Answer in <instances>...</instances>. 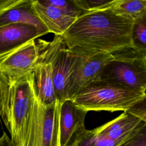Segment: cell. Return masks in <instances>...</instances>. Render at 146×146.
Returning <instances> with one entry per match:
<instances>
[{
    "label": "cell",
    "instance_id": "cell-11",
    "mask_svg": "<svg viewBox=\"0 0 146 146\" xmlns=\"http://www.w3.org/2000/svg\"><path fill=\"white\" fill-rule=\"evenodd\" d=\"M88 112L71 99L61 103L59 113L60 146H67L75 133L85 128L84 120Z\"/></svg>",
    "mask_w": 146,
    "mask_h": 146
},
{
    "label": "cell",
    "instance_id": "cell-9",
    "mask_svg": "<svg viewBox=\"0 0 146 146\" xmlns=\"http://www.w3.org/2000/svg\"><path fill=\"white\" fill-rule=\"evenodd\" d=\"M76 60L63 43L62 36L52 58V81L56 99L62 103L65 100V90L68 78Z\"/></svg>",
    "mask_w": 146,
    "mask_h": 146
},
{
    "label": "cell",
    "instance_id": "cell-8",
    "mask_svg": "<svg viewBox=\"0 0 146 146\" xmlns=\"http://www.w3.org/2000/svg\"><path fill=\"white\" fill-rule=\"evenodd\" d=\"M39 47L32 39L0 54V74L10 78H19L31 72L37 61Z\"/></svg>",
    "mask_w": 146,
    "mask_h": 146
},
{
    "label": "cell",
    "instance_id": "cell-18",
    "mask_svg": "<svg viewBox=\"0 0 146 146\" xmlns=\"http://www.w3.org/2000/svg\"><path fill=\"white\" fill-rule=\"evenodd\" d=\"M40 2L44 4L53 6L63 13L75 18H78L84 13L77 7L72 0H42Z\"/></svg>",
    "mask_w": 146,
    "mask_h": 146
},
{
    "label": "cell",
    "instance_id": "cell-14",
    "mask_svg": "<svg viewBox=\"0 0 146 146\" xmlns=\"http://www.w3.org/2000/svg\"><path fill=\"white\" fill-rule=\"evenodd\" d=\"M42 35L35 27L27 24L13 23L0 27V54Z\"/></svg>",
    "mask_w": 146,
    "mask_h": 146
},
{
    "label": "cell",
    "instance_id": "cell-20",
    "mask_svg": "<svg viewBox=\"0 0 146 146\" xmlns=\"http://www.w3.org/2000/svg\"><path fill=\"white\" fill-rule=\"evenodd\" d=\"M119 146H146V126Z\"/></svg>",
    "mask_w": 146,
    "mask_h": 146
},
{
    "label": "cell",
    "instance_id": "cell-10",
    "mask_svg": "<svg viewBox=\"0 0 146 146\" xmlns=\"http://www.w3.org/2000/svg\"><path fill=\"white\" fill-rule=\"evenodd\" d=\"M146 123L124 111L117 117L96 128L97 132L121 144L138 133Z\"/></svg>",
    "mask_w": 146,
    "mask_h": 146
},
{
    "label": "cell",
    "instance_id": "cell-17",
    "mask_svg": "<svg viewBox=\"0 0 146 146\" xmlns=\"http://www.w3.org/2000/svg\"><path fill=\"white\" fill-rule=\"evenodd\" d=\"M131 36L133 48L146 52V17L133 23Z\"/></svg>",
    "mask_w": 146,
    "mask_h": 146
},
{
    "label": "cell",
    "instance_id": "cell-2",
    "mask_svg": "<svg viewBox=\"0 0 146 146\" xmlns=\"http://www.w3.org/2000/svg\"><path fill=\"white\" fill-rule=\"evenodd\" d=\"M32 72L19 78L0 74V117L13 146H24L33 102Z\"/></svg>",
    "mask_w": 146,
    "mask_h": 146
},
{
    "label": "cell",
    "instance_id": "cell-19",
    "mask_svg": "<svg viewBox=\"0 0 146 146\" xmlns=\"http://www.w3.org/2000/svg\"><path fill=\"white\" fill-rule=\"evenodd\" d=\"M80 10L84 13L107 9L112 1L107 0H72Z\"/></svg>",
    "mask_w": 146,
    "mask_h": 146
},
{
    "label": "cell",
    "instance_id": "cell-23",
    "mask_svg": "<svg viewBox=\"0 0 146 146\" xmlns=\"http://www.w3.org/2000/svg\"><path fill=\"white\" fill-rule=\"evenodd\" d=\"M0 146H13L10 137L5 132L0 136Z\"/></svg>",
    "mask_w": 146,
    "mask_h": 146
},
{
    "label": "cell",
    "instance_id": "cell-22",
    "mask_svg": "<svg viewBox=\"0 0 146 146\" xmlns=\"http://www.w3.org/2000/svg\"><path fill=\"white\" fill-rule=\"evenodd\" d=\"M21 0H0V13L17 5Z\"/></svg>",
    "mask_w": 146,
    "mask_h": 146
},
{
    "label": "cell",
    "instance_id": "cell-15",
    "mask_svg": "<svg viewBox=\"0 0 146 146\" xmlns=\"http://www.w3.org/2000/svg\"><path fill=\"white\" fill-rule=\"evenodd\" d=\"M108 9L135 22L146 17V0H113Z\"/></svg>",
    "mask_w": 146,
    "mask_h": 146
},
{
    "label": "cell",
    "instance_id": "cell-16",
    "mask_svg": "<svg viewBox=\"0 0 146 146\" xmlns=\"http://www.w3.org/2000/svg\"><path fill=\"white\" fill-rule=\"evenodd\" d=\"M120 144L99 134L96 128L77 131L67 146H119Z\"/></svg>",
    "mask_w": 146,
    "mask_h": 146
},
{
    "label": "cell",
    "instance_id": "cell-13",
    "mask_svg": "<svg viewBox=\"0 0 146 146\" xmlns=\"http://www.w3.org/2000/svg\"><path fill=\"white\" fill-rule=\"evenodd\" d=\"M13 23L29 25L43 35L49 33L34 11L31 0H21L17 5L0 13V27Z\"/></svg>",
    "mask_w": 146,
    "mask_h": 146
},
{
    "label": "cell",
    "instance_id": "cell-7",
    "mask_svg": "<svg viewBox=\"0 0 146 146\" xmlns=\"http://www.w3.org/2000/svg\"><path fill=\"white\" fill-rule=\"evenodd\" d=\"M75 55L76 60L66 87L65 100L72 99L80 90L97 80L104 66L113 58L112 54H107L92 56Z\"/></svg>",
    "mask_w": 146,
    "mask_h": 146
},
{
    "label": "cell",
    "instance_id": "cell-21",
    "mask_svg": "<svg viewBox=\"0 0 146 146\" xmlns=\"http://www.w3.org/2000/svg\"><path fill=\"white\" fill-rule=\"evenodd\" d=\"M126 112L138 117L143 121L146 123L145 99L133 105L127 111H126Z\"/></svg>",
    "mask_w": 146,
    "mask_h": 146
},
{
    "label": "cell",
    "instance_id": "cell-1",
    "mask_svg": "<svg viewBox=\"0 0 146 146\" xmlns=\"http://www.w3.org/2000/svg\"><path fill=\"white\" fill-rule=\"evenodd\" d=\"M133 23L108 9L84 13L61 36L73 54H113L134 48L131 36Z\"/></svg>",
    "mask_w": 146,
    "mask_h": 146
},
{
    "label": "cell",
    "instance_id": "cell-6",
    "mask_svg": "<svg viewBox=\"0 0 146 146\" xmlns=\"http://www.w3.org/2000/svg\"><path fill=\"white\" fill-rule=\"evenodd\" d=\"M60 35H55L51 42L38 40L39 57L32 71L37 97L44 104L54 102L55 96L52 81V58Z\"/></svg>",
    "mask_w": 146,
    "mask_h": 146
},
{
    "label": "cell",
    "instance_id": "cell-3",
    "mask_svg": "<svg viewBox=\"0 0 146 146\" xmlns=\"http://www.w3.org/2000/svg\"><path fill=\"white\" fill-rule=\"evenodd\" d=\"M145 98V92L98 80L80 90L71 99L87 112H124Z\"/></svg>",
    "mask_w": 146,
    "mask_h": 146
},
{
    "label": "cell",
    "instance_id": "cell-5",
    "mask_svg": "<svg viewBox=\"0 0 146 146\" xmlns=\"http://www.w3.org/2000/svg\"><path fill=\"white\" fill-rule=\"evenodd\" d=\"M60 104L58 99L49 104L42 103L34 88L32 111L24 146H60Z\"/></svg>",
    "mask_w": 146,
    "mask_h": 146
},
{
    "label": "cell",
    "instance_id": "cell-12",
    "mask_svg": "<svg viewBox=\"0 0 146 146\" xmlns=\"http://www.w3.org/2000/svg\"><path fill=\"white\" fill-rule=\"evenodd\" d=\"M31 6L48 32L55 35L61 36L77 19L53 6L42 3L40 0H31Z\"/></svg>",
    "mask_w": 146,
    "mask_h": 146
},
{
    "label": "cell",
    "instance_id": "cell-4",
    "mask_svg": "<svg viewBox=\"0 0 146 146\" xmlns=\"http://www.w3.org/2000/svg\"><path fill=\"white\" fill-rule=\"evenodd\" d=\"M112 55L113 59L104 66L98 80L145 92L146 52L130 48Z\"/></svg>",
    "mask_w": 146,
    "mask_h": 146
}]
</instances>
